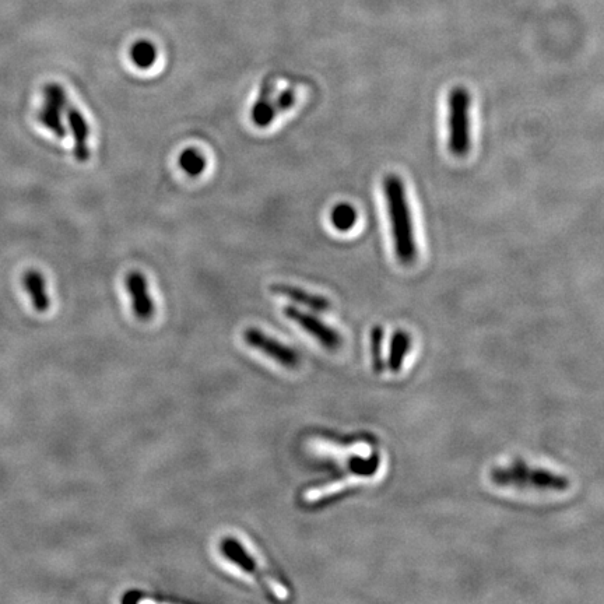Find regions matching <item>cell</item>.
I'll use <instances>...</instances> for the list:
<instances>
[{
	"label": "cell",
	"instance_id": "obj_7",
	"mask_svg": "<svg viewBox=\"0 0 604 604\" xmlns=\"http://www.w3.org/2000/svg\"><path fill=\"white\" fill-rule=\"evenodd\" d=\"M284 315L287 318L291 319L298 323L305 332H308L309 335L315 337L322 346H325L328 350H337L340 346H342V336L339 335V332H336L335 329L329 328L325 322H322L321 319L316 318L315 315L307 314V312H302L300 309L296 307L284 308Z\"/></svg>",
	"mask_w": 604,
	"mask_h": 604
},
{
	"label": "cell",
	"instance_id": "obj_19",
	"mask_svg": "<svg viewBox=\"0 0 604 604\" xmlns=\"http://www.w3.org/2000/svg\"><path fill=\"white\" fill-rule=\"evenodd\" d=\"M297 93L294 89H286L283 90L282 93L279 94L275 98V110L276 114H283V112L291 110L296 104Z\"/></svg>",
	"mask_w": 604,
	"mask_h": 604
},
{
	"label": "cell",
	"instance_id": "obj_9",
	"mask_svg": "<svg viewBox=\"0 0 604 604\" xmlns=\"http://www.w3.org/2000/svg\"><path fill=\"white\" fill-rule=\"evenodd\" d=\"M126 289L132 300L133 314L140 321H150L156 312L153 298L149 293V283L143 273L131 272L126 276Z\"/></svg>",
	"mask_w": 604,
	"mask_h": 604
},
{
	"label": "cell",
	"instance_id": "obj_5",
	"mask_svg": "<svg viewBox=\"0 0 604 604\" xmlns=\"http://www.w3.org/2000/svg\"><path fill=\"white\" fill-rule=\"evenodd\" d=\"M42 94H44V103L38 112V119L44 128L54 133L56 138L63 139L68 133L63 124V114L70 105L68 94L58 83L47 84L42 90Z\"/></svg>",
	"mask_w": 604,
	"mask_h": 604
},
{
	"label": "cell",
	"instance_id": "obj_13",
	"mask_svg": "<svg viewBox=\"0 0 604 604\" xmlns=\"http://www.w3.org/2000/svg\"><path fill=\"white\" fill-rule=\"evenodd\" d=\"M23 284L35 311L40 312V314L47 312L51 307V298L48 294L47 280L42 276V273L34 269L27 270L23 276Z\"/></svg>",
	"mask_w": 604,
	"mask_h": 604
},
{
	"label": "cell",
	"instance_id": "obj_17",
	"mask_svg": "<svg viewBox=\"0 0 604 604\" xmlns=\"http://www.w3.org/2000/svg\"><path fill=\"white\" fill-rule=\"evenodd\" d=\"M179 167L189 177H199L206 170V157L196 149H186L179 154Z\"/></svg>",
	"mask_w": 604,
	"mask_h": 604
},
{
	"label": "cell",
	"instance_id": "obj_15",
	"mask_svg": "<svg viewBox=\"0 0 604 604\" xmlns=\"http://www.w3.org/2000/svg\"><path fill=\"white\" fill-rule=\"evenodd\" d=\"M133 65L138 69H150L157 61V48L147 40L136 41L129 51Z\"/></svg>",
	"mask_w": 604,
	"mask_h": 604
},
{
	"label": "cell",
	"instance_id": "obj_2",
	"mask_svg": "<svg viewBox=\"0 0 604 604\" xmlns=\"http://www.w3.org/2000/svg\"><path fill=\"white\" fill-rule=\"evenodd\" d=\"M448 149L456 157L472 149V94L463 86L455 87L448 98Z\"/></svg>",
	"mask_w": 604,
	"mask_h": 604
},
{
	"label": "cell",
	"instance_id": "obj_6",
	"mask_svg": "<svg viewBox=\"0 0 604 604\" xmlns=\"http://www.w3.org/2000/svg\"><path fill=\"white\" fill-rule=\"evenodd\" d=\"M244 340L249 346L262 351L263 354L284 365V367L296 368L300 364V356H298L297 351L265 335L262 330L255 328L245 330Z\"/></svg>",
	"mask_w": 604,
	"mask_h": 604
},
{
	"label": "cell",
	"instance_id": "obj_8",
	"mask_svg": "<svg viewBox=\"0 0 604 604\" xmlns=\"http://www.w3.org/2000/svg\"><path fill=\"white\" fill-rule=\"evenodd\" d=\"M378 466V455H374L372 458L368 459L354 458L351 460L349 469L346 470V473L336 477L335 480L329 481V483L323 484L321 487L312 488V490L308 491L307 495H305V500H322L326 495L335 493L337 488L342 486V484L347 483L350 479H353V477H368L377 473Z\"/></svg>",
	"mask_w": 604,
	"mask_h": 604
},
{
	"label": "cell",
	"instance_id": "obj_12",
	"mask_svg": "<svg viewBox=\"0 0 604 604\" xmlns=\"http://www.w3.org/2000/svg\"><path fill=\"white\" fill-rule=\"evenodd\" d=\"M270 291L277 296L289 298V300L297 302V304L305 305L309 309H314L316 312H326L332 308V302L328 298L311 294L308 291L298 289V287L290 286V284H273Z\"/></svg>",
	"mask_w": 604,
	"mask_h": 604
},
{
	"label": "cell",
	"instance_id": "obj_11",
	"mask_svg": "<svg viewBox=\"0 0 604 604\" xmlns=\"http://www.w3.org/2000/svg\"><path fill=\"white\" fill-rule=\"evenodd\" d=\"M275 90L276 84L273 79H266L263 82L259 96L256 98L254 107H252L251 118L255 126L265 129L272 125L276 118L275 110Z\"/></svg>",
	"mask_w": 604,
	"mask_h": 604
},
{
	"label": "cell",
	"instance_id": "obj_10",
	"mask_svg": "<svg viewBox=\"0 0 604 604\" xmlns=\"http://www.w3.org/2000/svg\"><path fill=\"white\" fill-rule=\"evenodd\" d=\"M65 115L66 119H68V126L73 136V142H75V149H73L75 150V158L79 163H87L91 156L89 122L84 118L82 111L77 110L72 104L66 108Z\"/></svg>",
	"mask_w": 604,
	"mask_h": 604
},
{
	"label": "cell",
	"instance_id": "obj_4",
	"mask_svg": "<svg viewBox=\"0 0 604 604\" xmlns=\"http://www.w3.org/2000/svg\"><path fill=\"white\" fill-rule=\"evenodd\" d=\"M220 551L223 553V556L227 557L228 561L237 564L241 570L252 575L265 591L272 592L273 595H276L277 599H286V589L282 585L277 584L275 579L263 574L259 565L255 563L254 558L251 557V554L245 550V547L238 540L231 539V537L221 540Z\"/></svg>",
	"mask_w": 604,
	"mask_h": 604
},
{
	"label": "cell",
	"instance_id": "obj_3",
	"mask_svg": "<svg viewBox=\"0 0 604 604\" xmlns=\"http://www.w3.org/2000/svg\"><path fill=\"white\" fill-rule=\"evenodd\" d=\"M494 484L501 487L533 488L540 491H565L570 488V480L543 469H532L523 463L508 467H497L490 474Z\"/></svg>",
	"mask_w": 604,
	"mask_h": 604
},
{
	"label": "cell",
	"instance_id": "obj_18",
	"mask_svg": "<svg viewBox=\"0 0 604 604\" xmlns=\"http://www.w3.org/2000/svg\"><path fill=\"white\" fill-rule=\"evenodd\" d=\"M382 343H384V329L381 326H375L371 332V354L372 367L377 374L384 372V358H382Z\"/></svg>",
	"mask_w": 604,
	"mask_h": 604
},
{
	"label": "cell",
	"instance_id": "obj_14",
	"mask_svg": "<svg viewBox=\"0 0 604 604\" xmlns=\"http://www.w3.org/2000/svg\"><path fill=\"white\" fill-rule=\"evenodd\" d=\"M410 346H412V339H410L409 333L405 332V330L395 332L391 342V354H389V370L393 374H399L402 371L403 363H405Z\"/></svg>",
	"mask_w": 604,
	"mask_h": 604
},
{
	"label": "cell",
	"instance_id": "obj_1",
	"mask_svg": "<svg viewBox=\"0 0 604 604\" xmlns=\"http://www.w3.org/2000/svg\"><path fill=\"white\" fill-rule=\"evenodd\" d=\"M384 195L395 254L402 265H412L419 256V247H417L416 230H414L406 185L399 175H386Z\"/></svg>",
	"mask_w": 604,
	"mask_h": 604
},
{
	"label": "cell",
	"instance_id": "obj_16",
	"mask_svg": "<svg viewBox=\"0 0 604 604\" xmlns=\"http://www.w3.org/2000/svg\"><path fill=\"white\" fill-rule=\"evenodd\" d=\"M357 219V210L349 205V203H339V205L333 207L332 212H330L332 226L335 227L337 231H342V233H346V231H350L351 228L356 226Z\"/></svg>",
	"mask_w": 604,
	"mask_h": 604
}]
</instances>
